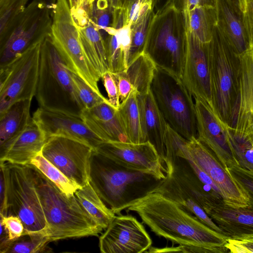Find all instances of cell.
I'll list each match as a JSON object with an SVG mask.
<instances>
[{
  "mask_svg": "<svg viewBox=\"0 0 253 253\" xmlns=\"http://www.w3.org/2000/svg\"><path fill=\"white\" fill-rule=\"evenodd\" d=\"M133 211L156 235L174 244L199 248L202 253H225L229 238L209 227L173 201L150 193L132 203Z\"/></svg>",
  "mask_w": 253,
  "mask_h": 253,
  "instance_id": "obj_1",
  "label": "cell"
},
{
  "mask_svg": "<svg viewBox=\"0 0 253 253\" xmlns=\"http://www.w3.org/2000/svg\"><path fill=\"white\" fill-rule=\"evenodd\" d=\"M162 180L150 173L127 169L95 150L92 152L89 182L115 214H120L152 192Z\"/></svg>",
  "mask_w": 253,
  "mask_h": 253,
  "instance_id": "obj_2",
  "label": "cell"
},
{
  "mask_svg": "<svg viewBox=\"0 0 253 253\" xmlns=\"http://www.w3.org/2000/svg\"><path fill=\"white\" fill-rule=\"evenodd\" d=\"M31 166L49 242L98 236L103 229L86 211L76 196H67L38 169Z\"/></svg>",
  "mask_w": 253,
  "mask_h": 253,
  "instance_id": "obj_3",
  "label": "cell"
},
{
  "mask_svg": "<svg viewBox=\"0 0 253 253\" xmlns=\"http://www.w3.org/2000/svg\"><path fill=\"white\" fill-rule=\"evenodd\" d=\"M186 48L184 16L169 1L154 12L145 52L157 66L181 79Z\"/></svg>",
  "mask_w": 253,
  "mask_h": 253,
  "instance_id": "obj_4",
  "label": "cell"
},
{
  "mask_svg": "<svg viewBox=\"0 0 253 253\" xmlns=\"http://www.w3.org/2000/svg\"><path fill=\"white\" fill-rule=\"evenodd\" d=\"M35 96L39 107L79 115L84 110L75 90L70 71L49 35L41 45Z\"/></svg>",
  "mask_w": 253,
  "mask_h": 253,
  "instance_id": "obj_5",
  "label": "cell"
},
{
  "mask_svg": "<svg viewBox=\"0 0 253 253\" xmlns=\"http://www.w3.org/2000/svg\"><path fill=\"white\" fill-rule=\"evenodd\" d=\"M209 66L212 108L229 126L239 94L240 59L216 27L210 43Z\"/></svg>",
  "mask_w": 253,
  "mask_h": 253,
  "instance_id": "obj_6",
  "label": "cell"
},
{
  "mask_svg": "<svg viewBox=\"0 0 253 253\" xmlns=\"http://www.w3.org/2000/svg\"><path fill=\"white\" fill-rule=\"evenodd\" d=\"M0 168L5 183L6 215L18 216L23 224L24 232H47L31 165L0 162Z\"/></svg>",
  "mask_w": 253,
  "mask_h": 253,
  "instance_id": "obj_7",
  "label": "cell"
},
{
  "mask_svg": "<svg viewBox=\"0 0 253 253\" xmlns=\"http://www.w3.org/2000/svg\"><path fill=\"white\" fill-rule=\"evenodd\" d=\"M151 90L167 124L187 140L197 137L195 103L181 79L157 66Z\"/></svg>",
  "mask_w": 253,
  "mask_h": 253,
  "instance_id": "obj_8",
  "label": "cell"
},
{
  "mask_svg": "<svg viewBox=\"0 0 253 253\" xmlns=\"http://www.w3.org/2000/svg\"><path fill=\"white\" fill-rule=\"evenodd\" d=\"M49 37L67 68L74 73L94 91L101 93L100 79L87 60L82 47L78 25L67 0H57L52 9Z\"/></svg>",
  "mask_w": 253,
  "mask_h": 253,
  "instance_id": "obj_9",
  "label": "cell"
},
{
  "mask_svg": "<svg viewBox=\"0 0 253 253\" xmlns=\"http://www.w3.org/2000/svg\"><path fill=\"white\" fill-rule=\"evenodd\" d=\"M42 41L32 45L0 66V115L14 103L32 99L35 96Z\"/></svg>",
  "mask_w": 253,
  "mask_h": 253,
  "instance_id": "obj_10",
  "label": "cell"
},
{
  "mask_svg": "<svg viewBox=\"0 0 253 253\" xmlns=\"http://www.w3.org/2000/svg\"><path fill=\"white\" fill-rule=\"evenodd\" d=\"M52 15L51 9L36 0L27 5L0 41V66L47 37L51 30Z\"/></svg>",
  "mask_w": 253,
  "mask_h": 253,
  "instance_id": "obj_11",
  "label": "cell"
},
{
  "mask_svg": "<svg viewBox=\"0 0 253 253\" xmlns=\"http://www.w3.org/2000/svg\"><path fill=\"white\" fill-rule=\"evenodd\" d=\"M183 147L188 155L211 179L226 205L235 208L249 207V197L242 184L197 137L186 140Z\"/></svg>",
  "mask_w": 253,
  "mask_h": 253,
  "instance_id": "obj_12",
  "label": "cell"
},
{
  "mask_svg": "<svg viewBox=\"0 0 253 253\" xmlns=\"http://www.w3.org/2000/svg\"><path fill=\"white\" fill-rule=\"evenodd\" d=\"M94 150L81 141L56 135L47 139L41 153L69 179L83 187L89 182L90 161Z\"/></svg>",
  "mask_w": 253,
  "mask_h": 253,
  "instance_id": "obj_13",
  "label": "cell"
},
{
  "mask_svg": "<svg viewBox=\"0 0 253 253\" xmlns=\"http://www.w3.org/2000/svg\"><path fill=\"white\" fill-rule=\"evenodd\" d=\"M95 151L127 169L150 173L161 179L166 177L164 162L149 141L140 143L105 141Z\"/></svg>",
  "mask_w": 253,
  "mask_h": 253,
  "instance_id": "obj_14",
  "label": "cell"
},
{
  "mask_svg": "<svg viewBox=\"0 0 253 253\" xmlns=\"http://www.w3.org/2000/svg\"><path fill=\"white\" fill-rule=\"evenodd\" d=\"M197 138L229 171L240 166L233 153L228 135V126L216 115L205 101L194 98Z\"/></svg>",
  "mask_w": 253,
  "mask_h": 253,
  "instance_id": "obj_15",
  "label": "cell"
},
{
  "mask_svg": "<svg viewBox=\"0 0 253 253\" xmlns=\"http://www.w3.org/2000/svg\"><path fill=\"white\" fill-rule=\"evenodd\" d=\"M152 244L142 224L128 214L115 215L99 239L102 253H146Z\"/></svg>",
  "mask_w": 253,
  "mask_h": 253,
  "instance_id": "obj_16",
  "label": "cell"
},
{
  "mask_svg": "<svg viewBox=\"0 0 253 253\" xmlns=\"http://www.w3.org/2000/svg\"><path fill=\"white\" fill-rule=\"evenodd\" d=\"M186 48L181 80L194 98L212 108L210 77V43L200 41L188 29L185 22Z\"/></svg>",
  "mask_w": 253,
  "mask_h": 253,
  "instance_id": "obj_17",
  "label": "cell"
},
{
  "mask_svg": "<svg viewBox=\"0 0 253 253\" xmlns=\"http://www.w3.org/2000/svg\"><path fill=\"white\" fill-rule=\"evenodd\" d=\"M32 118L47 138L64 135L85 143L94 150L104 142L89 128L81 115L39 107Z\"/></svg>",
  "mask_w": 253,
  "mask_h": 253,
  "instance_id": "obj_18",
  "label": "cell"
},
{
  "mask_svg": "<svg viewBox=\"0 0 253 253\" xmlns=\"http://www.w3.org/2000/svg\"><path fill=\"white\" fill-rule=\"evenodd\" d=\"M198 203L229 238L253 235V209L228 206L212 191L204 193Z\"/></svg>",
  "mask_w": 253,
  "mask_h": 253,
  "instance_id": "obj_19",
  "label": "cell"
},
{
  "mask_svg": "<svg viewBox=\"0 0 253 253\" xmlns=\"http://www.w3.org/2000/svg\"><path fill=\"white\" fill-rule=\"evenodd\" d=\"M47 139L32 118L23 130L0 146V162L29 165L42 152Z\"/></svg>",
  "mask_w": 253,
  "mask_h": 253,
  "instance_id": "obj_20",
  "label": "cell"
},
{
  "mask_svg": "<svg viewBox=\"0 0 253 253\" xmlns=\"http://www.w3.org/2000/svg\"><path fill=\"white\" fill-rule=\"evenodd\" d=\"M239 94L229 127L246 133L253 124V49L240 55Z\"/></svg>",
  "mask_w": 253,
  "mask_h": 253,
  "instance_id": "obj_21",
  "label": "cell"
},
{
  "mask_svg": "<svg viewBox=\"0 0 253 253\" xmlns=\"http://www.w3.org/2000/svg\"><path fill=\"white\" fill-rule=\"evenodd\" d=\"M216 28L239 55L250 49L243 13L227 0H216Z\"/></svg>",
  "mask_w": 253,
  "mask_h": 253,
  "instance_id": "obj_22",
  "label": "cell"
},
{
  "mask_svg": "<svg viewBox=\"0 0 253 253\" xmlns=\"http://www.w3.org/2000/svg\"><path fill=\"white\" fill-rule=\"evenodd\" d=\"M81 116L89 128L104 142H128L118 110L108 101L84 109Z\"/></svg>",
  "mask_w": 253,
  "mask_h": 253,
  "instance_id": "obj_23",
  "label": "cell"
},
{
  "mask_svg": "<svg viewBox=\"0 0 253 253\" xmlns=\"http://www.w3.org/2000/svg\"><path fill=\"white\" fill-rule=\"evenodd\" d=\"M138 102L142 129L146 141H149L155 146L164 161L168 124L151 90L145 94L138 93Z\"/></svg>",
  "mask_w": 253,
  "mask_h": 253,
  "instance_id": "obj_24",
  "label": "cell"
},
{
  "mask_svg": "<svg viewBox=\"0 0 253 253\" xmlns=\"http://www.w3.org/2000/svg\"><path fill=\"white\" fill-rule=\"evenodd\" d=\"M76 23L84 54L101 79L109 71L105 41L90 16Z\"/></svg>",
  "mask_w": 253,
  "mask_h": 253,
  "instance_id": "obj_25",
  "label": "cell"
},
{
  "mask_svg": "<svg viewBox=\"0 0 253 253\" xmlns=\"http://www.w3.org/2000/svg\"><path fill=\"white\" fill-rule=\"evenodd\" d=\"M151 193H159L173 201L209 227L224 234L222 230L207 214L188 190L171 174L167 173L166 178Z\"/></svg>",
  "mask_w": 253,
  "mask_h": 253,
  "instance_id": "obj_26",
  "label": "cell"
},
{
  "mask_svg": "<svg viewBox=\"0 0 253 253\" xmlns=\"http://www.w3.org/2000/svg\"><path fill=\"white\" fill-rule=\"evenodd\" d=\"M32 100L18 101L0 115V146L23 130L31 121Z\"/></svg>",
  "mask_w": 253,
  "mask_h": 253,
  "instance_id": "obj_27",
  "label": "cell"
},
{
  "mask_svg": "<svg viewBox=\"0 0 253 253\" xmlns=\"http://www.w3.org/2000/svg\"><path fill=\"white\" fill-rule=\"evenodd\" d=\"M183 13L189 31L202 42L210 43L216 27L215 7L197 6Z\"/></svg>",
  "mask_w": 253,
  "mask_h": 253,
  "instance_id": "obj_28",
  "label": "cell"
},
{
  "mask_svg": "<svg viewBox=\"0 0 253 253\" xmlns=\"http://www.w3.org/2000/svg\"><path fill=\"white\" fill-rule=\"evenodd\" d=\"M128 142L140 143L147 141L142 131L138 102V92L133 89L118 110Z\"/></svg>",
  "mask_w": 253,
  "mask_h": 253,
  "instance_id": "obj_29",
  "label": "cell"
},
{
  "mask_svg": "<svg viewBox=\"0 0 253 253\" xmlns=\"http://www.w3.org/2000/svg\"><path fill=\"white\" fill-rule=\"evenodd\" d=\"M79 202L103 229H106L115 216V214L104 204L88 182L75 193Z\"/></svg>",
  "mask_w": 253,
  "mask_h": 253,
  "instance_id": "obj_30",
  "label": "cell"
},
{
  "mask_svg": "<svg viewBox=\"0 0 253 253\" xmlns=\"http://www.w3.org/2000/svg\"><path fill=\"white\" fill-rule=\"evenodd\" d=\"M157 65L145 52L136 57L125 70L128 79L138 94L142 95L151 90Z\"/></svg>",
  "mask_w": 253,
  "mask_h": 253,
  "instance_id": "obj_31",
  "label": "cell"
},
{
  "mask_svg": "<svg viewBox=\"0 0 253 253\" xmlns=\"http://www.w3.org/2000/svg\"><path fill=\"white\" fill-rule=\"evenodd\" d=\"M154 6L149 2L143 8L138 18L131 25V44L127 66L139 55L145 52L150 25L153 17Z\"/></svg>",
  "mask_w": 253,
  "mask_h": 253,
  "instance_id": "obj_32",
  "label": "cell"
},
{
  "mask_svg": "<svg viewBox=\"0 0 253 253\" xmlns=\"http://www.w3.org/2000/svg\"><path fill=\"white\" fill-rule=\"evenodd\" d=\"M105 39L109 71L117 73L126 70L130 49L129 43L120 38L116 29L110 26L106 30Z\"/></svg>",
  "mask_w": 253,
  "mask_h": 253,
  "instance_id": "obj_33",
  "label": "cell"
},
{
  "mask_svg": "<svg viewBox=\"0 0 253 253\" xmlns=\"http://www.w3.org/2000/svg\"><path fill=\"white\" fill-rule=\"evenodd\" d=\"M49 243L46 231L23 232L20 237L11 241L5 253L51 252V249L47 246Z\"/></svg>",
  "mask_w": 253,
  "mask_h": 253,
  "instance_id": "obj_34",
  "label": "cell"
},
{
  "mask_svg": "<svg viewBox=\"0 0 253 253\" xmlns=\"http://www.w3.org/2000/svg\"><path fill=\"white\" fill-rule=\"evenodd\" d=\"M30 165L38 169L68 197L74 196L76 191L82 188L46 159L42 153L32 160Z\"/></svg>",
  "mask_w": 253,
  "mask_h": 253,
  "instance_id": "obj_35",
  "label": "cell"
},
{
  "mask_svg": "<svg viewBox=\"0 0 253 253\" xmlns=\"http://www.w3.org/2000/svg\"><path fill=\"white\" fill-rule=\"evenodd\" d=\"M228 135L234 156L241 167L253 172V144L248 133L228 126Z\"/></svg>",
  "mask_w": 253,
  "mask_h": 253,
  "instance_id": "obj_36",
  "label": "cell"
},
{
  "mask_svg": "<svg viewBox=\"0 0 253 253\" xmlns=\"http://www.w3.org/2000/svg\"><path fill=\"white\" fill-rule=\"evenodd\" d=\"M29 0H0V41L6 36Z\"/></svg>",
  "mask_w": 253,
  "mask_h": 253,
  "instance_id": "obj_37",
  "label": "cell"
},
{
  "mask_svg": "<svg viewBox=\"0 0 253 253\" xmlns=\"http://www.w3.org/2000/svg\"><path fill=\"white\" fill-rule=\"evenodd\" d=\"M70 73L75 90L84 109H90L100 103L108 101L102 93L94 91L76 74L70 71Z\"/></svg>",
  "mask_w": 253,
  "mask_h": 253,
  "instance_id": "obj_38",
  "label": "cell"
},
{
  "mask_svg": "<svg viewBox=\"0 0 253 253\" xmlns=\"http://www.w3.org/2000/svg\"><path fill=\"white\" fill-rule=\"evenodd\" d=\"M112 14L108 0H95L90 17L104 40L107 37L106 30L111 26Z\"/></svg>",
  "mask_w": 253,
  "mask_h": 253,
  "instance_id": "obj_39",
  "label": "cell"
},
{
  "mask_svg": "<svg viewBox=\"0 0 253 253\" xmlns=\"http://www.w3.org/2000/svg\"><path fill=\"white\" fill-rule=\"evenodd\" d=\"M107 93L109 104L115 109L118 110L121 102L117 83L113 73L106 72L101 78Z\"/></svg>",
  "mask_w": 253,
  "mask_h": 253,
  "instance_id": "obj_40",
  "label": "cell"
},
{
  "mask_svg": "<svg viewBox=\"0 0 253 253\" xmlns=\"http://www.w3.org/2000/svg\"><path fill=\"white\" fill-rule=\"evenodd\" d=\"M225 246L231 253H253V235L229 238Z\"/></svg>",
  "mask_w": 253,
  "mask_h": 253,
  "instance_id": "obj_41",
  "label": "cell"
},
{
  "mask_svg": "<svg viewBox=\"0 0 253 253\" xmlns=\"http://www.w3.org/2000/svg\"><path fill=\"white\" fill-rule=\"evenodd\" d=\"M245 189L250 200L249 208L253 209V172L240 166L230 170Z\"/></svg>",
  "mask_w": 253,
  "mask_h": 253,
  "instance_id": "obj_42",
  "label": "cell"
},
{
  "mask_svg": "<svg viewBox=\"0 0 253 253\" xmlns=\"http://www.w3.org/2000/svg\"><path fill=\"white\" fill-rule=\"evenodd\" d=\"M0 223L5 227L10 240L20 237L23 233L24 227L21 219L17 216L0 215Z\"/></svg>",
  "mask_w": 253,
  "mask_h": 253,
  "instance_id": "obj_43",
  "label": "cell"
},
{
  "mask_svg": "<svg viewBox=\"0 0 253 253\" xmlns=\"http://www.w3.org/2000/svg\"><path fill=\"white\" fill-rule=\"evenodd\" d=\"M243 17L250 48L253 49V0H245Z\"/></svg>",
  "mask_w": 253,
  "mask_h": 253,
  "instance_id": "obj_44",
  "label": "cell"
},
{
  "mask_svg": "<svg viewBox=\"0 0 253 253\" xmlns=\"http://www.w3.org/2000/svg\"><path fill=\"white\" fill-rule=\"evenodd\" d=\"M113 74L117 83L121 103L128 97L133 88L125 70L117 73H113Z\"/></svg>",
  "mask_w": 253,
  "mask_h": 253,
  "instance_id": "obj_45",
  "label": "cell"
},
{
  "mask_svg": "<svg viewBox=\"0 0 253 253\" xmlns=\"http://www.w3.org/2000/svg\"><path fill=\"white\" fill-rule=\"evenodd\" d=\"M176 8L181 12L192 9L197 6L215 7L216 0H168ZM168 1V0H167Z\"/></svg>",
  "mask_w": 253,
  "mask_h": 253,
  "instance_id": "obj_46",
  "label": "cell"
},
{
  "mask_svg": "<svg viewBox=\"0 0 253 253\" xmlns=\"http://www.w3.org/2000/svg\"><path fill=\"white\" fill-rule=\"evenodd\" d=\"M150 1H153V0H134L128 7L125 8L126 10V24L131 25L138 18L144 6Z\"/></svg>",
  "mask_w": 253,
  "mask_h": 253,
  "instance_id": "obj_47",
  "label": "cell"
},
{
  "mask_svg": "<svg viewBox=\"0 0 253 253\" xmlns=\"http://www.w3.org/2000/svg\"><path fill=\"white\" fill-rule=\"evenodd\" d=\"M76 21L89 16L85 10L86 0H67Z\"/></svg>",
  "mask_w": 253,
  "mask_h": 253,
  "instance_id": "obj_48",
  "label": "cell"
},
{
  "mask_svg": "<svg viewBox=\"0 0 253 253\" xmlns=\"http://www.w3.org/2000/svg\"><path fill=\"white\" fill-rule=\"evenodd\" d=\"M0 225V253H5L6 250L12 241L9 239L8 232L5 227L1 223Z\"/></svg>",
  "mask_w": 253,
  "mask_h": 253,
  "instance_id": "obj_49",
  "label": "cell"
},
{
  "mask_svg": "<svg viewBox=\"0 0 253 253\" xmlns=\"http://www.w3.org/2000/svg\"><path fill=\"white\" fill-rule=\"evenodd\" d=\"M232 5L241 10L243 13L245 8V0H227Z\"/></svg>",
  "mask_w": 253,
  "mask_h": 253,
  "instance_id": "obj_50",
  "label": "cell"
},
{
  "mask_svg": "<svg viewBox=\"0 0 253 253\" xmlns=\"http://www.w3.org/2000/svg\"><path fill=\"white\" fill-rule=\"evenodd\" d=\"M39 2L43 4L49 9H52L54 7L57 0H36Z\"/></svg>",
  "mask_w": 253,
  "mask_h": 253,
  "instance_id": "obj_51",
  "label": "cell"
},
{
  "mask_svg": "<svg viewBox=\"0 0 253 253\" xmlns=\"http://www.w3.org/2000/svg\"><path fill=\"white\" fill-rule=\"evenodd\" d=\"M108 1L113 11L122 7V0H108Z\"/></svg>",
  "mask_w": 253,
  "mask_h": 253,
  "instance_id": "obj_52",
  "label": "cell"
},
{
  "mask_svg": "<svg viewBox=\"0 0 253 253\" xmlns=\"http://www.w3.org/2000/svg\"><path fill=\"white\" fill-rule=\"evenodd\" d=\"M95 1V0H86L85 10L89 15L92 10Z\"/></svg>",
  "mask_w": 253,
  "mask_h": 253,
  "instance_id": "obj_53",
  "label": "cell"
},
{
  "mask_svg": "<svg viewBox=\"0 0 253 253\" xmlns=\"http://www.w3.org/2000/svg\"><path fill=\"white\" fill-rule=\"evenodd\" d=\"M134 0H122V7L126 8L128 7Z\"/></svg>",
  "mask_w": 253,
  "mask_h": 253,
  "instance_id": "obj_54",
  "label": "cell"
},
{
  "mask_svg": "<svg viewBox=\"0 0 253 253\" xmlns=\"http://www.w3.org/2000/svg\"><path fill=\"white\" fill-rule=\"evenodd\" d=\"M247 132L248 133L250 136L251 137L253 144V124L248 129Z\"/></svg>",
  "mask_w": 253,
  "mask_h": 253,
  "instance_id": "obj_55",
  "label": "cell"
},
{
  "mask_svg": "<svg viewBox=\"0 0 253 253\" xmlns=\"http://www.w3.org/2000/svg\"><path fill=\"white\" fill-rule=\"evenodd\" d=\"M153 2V4L154 7H155L157 4L160 2V0H152Z\"/></svg>",
  "mask_w": 253,
  "mask_h": 253,
  "instance_id": "obj_56",
  "label": "cell"
},
{
  "mask_svg": "<svg viewBox=\"0 0 253 253\" xmlns=\"http://www.w3.org/2000/svg\"><path fill=\"white\" fill-rule=\"evenodd\" d=\"M167 0H165V2H164V3H165Z\"/></svg>",
  "mask_w": 253,
  "mask_h": 253,
  "instance_id": "obj_57",
  "label": "cell"
}]
</instances>
